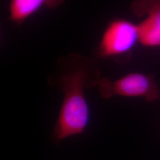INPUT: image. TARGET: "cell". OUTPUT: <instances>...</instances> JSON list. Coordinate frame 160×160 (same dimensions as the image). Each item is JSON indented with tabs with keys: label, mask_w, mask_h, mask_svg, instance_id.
Listing matches in <instances>:
<instances>
[{
	"label": "cell",
	"mask_w": 160,
	"mask_h": 160,
	"mask_svg": "<svg viewBox=\"0 0 160 160\" xmlns=\"http://www.w3.org/2000/svg\"><path fill=\"white\" fill-rule=\"evenodd\" d=\"M138 24L139 43L145 47L160 46V7L149 12Z\"/></svg>",
	"instance_id": "4"
},
{
	"label": "cell",
	"mask_w": 160,
	"mask_h": 160,
	"mask_svg": "<svg viewBox=\"0 0 160 160\" xmlns=\"http://www.w3.org/2000/svg\"><path fill=\"white\" fill-rule=\"evenodd\" d=\"M98 80H91L88 69L82 65L74 67L62 75L59 85L63 100L53 132L55 140L61 141L85 131L90 120L85 89L97 86Z\"/></svg>",
	"instance_id": "1"
},
{
	"label": "cell",
	"mask_w": 160,
	"mask_h": 160,
	"mask_svg": "<svg viewBox=\"0 0 160 160\" xmlns=\"http://www.w3.org/2000/svg\"><path fill=\"white\" fill-rule=\"evenodd\" d=\"M97 86L101 97L110 99L114 96L141 97L148 102L160 98V88L153 77L141 72H132L112 81L100 78Z\"/></svg>",
	"instance_id": "2"
},
{
	"label": "cell",
	"mask_w": 160,
	"mask_h": 160,
	"mask_svg": "<svg viewBox=\"0 0 160 160\" xmlns=\"http://www.w3.org/2000/svg\"><path fill=\"white\" fill-rule=\"evenodd\" d=\"M60 0H12L10 16L12 20L21 22L38 12L45 4L55 6Z\"/></svg>",
	"instance_id": "5"
},
{
	"label": "cell",
	"mask_w": 160,
	"mask_h": 160,
	"mask_svg": "<svg viewBox=\"0 0 160 160\" xmlns=\"http://www.w3.org/2000/svg\"><path fill=\"white\" fill-rule=\"evenodd\" d=\"M139 43L138 25L118 18L109 24L103 33L99 53L104 58L125 56Z\"/></svg>",
	"instance_id": "3"
}]
</instances>
